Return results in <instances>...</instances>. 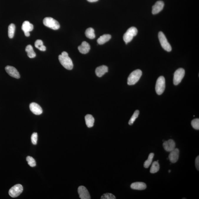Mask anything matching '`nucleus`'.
Returning <instances> with one entry per match:
<instances>
[{
	"label": "nucleus",
	"instance_id": "0eeeda50",
	"mask_svg": "<svg viewBox=\"0 0 199 199\" xmlns=\"http://www.w3.org/2000/svg\"><path fill=\"white\" fill-rule=\"evenodd\" d=\"M185 70L182 68L177 69L174 73L173 83L175 85H178L181 82L185 75Z\"/></svg>",
	"mask_w": 199,
	"mask_h": 199
},
{
	"label": "nucleus",
	"instance_id": "f03ea898",
	"mask_svg": "<svg viewBox=\"0 0 199 199\" xmlns=\"http://www.w3.org/2000/svg\"><path fill=\"white\" fill-rule=\"evenodd\" d=\"M142 75V72L140 69H137L133 71L130 74L127 80V83L129 85H132L137 83Z\"/></svg>",
	"mask_w": 199,
	"mask_h": 199
},
{
	"label": "nucleus",
	"instance_id": "a211bd4d",
	"mask_svg": "<svg viewBox=\"0 0 199 199\" xmlns=\"http://www.w3.org/2000/svg\"><path fill=\"white\" fill-rule=\"evenodd\" d=\"M33 25L27 21H25L23 22L21 27L22 30L24 33L31 31L33 30Z\"/></svg>",
	"mask_w": 199,
	"mask_h": 199
},
{
	"label": "nucleus",
	"instance_id": "9b49d317",
	"mask_svg": "<svg viewBox=\"0 0 199 199\" xmlns=\"http://www.w3.org/2000/svg\"><path fill=\"white\" fill-rule=\"evenodd\" d=\"M179 150L178 148H175L170 152L169 155V159L171 163H175L178 161L179 158Z\"/></svg>",
	"mask_w": 199,
	"mask_h": 199
},
{
	"label": "nucleus",
	"instance_id": "4468645a",
	"mask_svg": "<svg viewBox=\"0 0 199 199\" xmlns=\"http://www.w3.org/2000/svg\"><path fill=\"white\" fill-rule=\"evenodd\" d=\"M31 111L34 115H39L42 113V110L40 106L36 103H32L30 105Z\"/></svg>",
	"mask_w": 199,
	"mask_h": 199
},
{
	"label": "nucleus",
	"instance_id": "f8f14e48",
	"mask_svg": "<svg viewBox=\"0 0 199 199\" xmlns=\"http://www.w3.org/2000/svg\"><path fill=\"white\" fill-rule=\"evenodd\" d=\"M164 3L162 1H158L152 7V13L153 14H158L163 9Z\"/></svg>",
	"mask_w": 199,
	"mask_h": 199
},
{
	"label": "nucleus",
	"instance_id": "2eb2a0df",
	"mask_svg": "<svg viewBox=\"0 0 199 199\" xmlns=\"http://www.w3.org/2000/svg\"><path fill=\"white\" fill-rule=\"evenodd\" d=\"M78 49L80 53L86 54L88 53L90 49V45L86 42H82L81 45L78 47Z\"/></svg>",
	"mask_w": 199,
	"mask_h": 199
},
{
	"label": "nucleus",
	"instance_id": "b1692460",
	"mask_svg": "<svg viewBox=\"0 0 199 199\" xmlns=\"http://www.w3.org/2000/svg\"><path fill=\"white\" fill-rule=\"evenodd\" d=\"M160 169V166L158 163L157 161H155L153 162L152 166L150 169V173L152 174L158 172Z\"/></svg>",
	"mask_w": 199,
	"mask_h": 199
},
{
	"label": "nucleus",
	"instance_id": "6e6552de",
	"mask_svg": "<svg viewBox=\"0 0 199 199\" xmlns=\"http://www.w3.org/2000/svg\"><path fill=\"white\" fill-rule=\"evenodd\" d=\"M23 191V187L21 184H17L11 187L9 190V194L12 198L18 197Z\"/></svg>",
	"mask_w": 199,
	"mask_h": 199
},
{
	"label": "nucleus",
	"instance_id": "6ab92c4d",
	"mask_svg": "<svg viewBox=\"0 0 199 199\" xmlns=\"http://www.w3.org/2000/svg\"><path fill=\"white\" fill-rule=\"evenodd\" d=\"M111 37H112V36L110 34H104L101 36L98 39L97 42L100 45L103 44L108 42L111 39Z\"/></svg>",
	"mask_w": 199,
	"mask_h": 199
},
{
	"label": "nucleus",
	"instance_id": "f3484780",
	"mask_svg": "<svg viewBox=\"0 0 199 199\" xmlns=\"http://www.w3.org/2000/svg\"><path fill=\"white\" fill-rule=\"evenodd\" d=\"M146 185L143 182H137L133 183L131 185V188L132 189L142 190L145 189Z\"/></svg>",
	"mask_w": 199,
	"mask_h": 199
},
{
	"label": "nucleus",
	"instance_id": "412c9836",
	"mask_svg": "<svg viewBox=\"0 0 199 199\" xmlns=\"http://www.w3.org/2000/svg\"><path fill=\"white\" fill-rule=\"evenodd\" d=\"M26 52H27V56L31 58H34L36 57V54L34 51L31 45H28L26 48Z\"/></svg>",
	"mask_w": 199,
	"mask_h": 199
},
{
	"label": "nucleus",
	"instance_id": "a878e982",
	"mask_svg": "<svg viewBox=\"0 0 199 199\" xmlns=\"http://www.w3.org/2000/svg\"><path fill=\"white\" fill-rule=\"evenodd\" d=\"M154 154L153 153H150L149 155L148 158L147 160L144 163V167L145 168H148L150 166V165L152 162L153 157H154Z\"/></svg>",
	"mask_w": 199,
	"mask_h": 199
},
{
	"label": "nucleus",
	"instance_id": "bb28decb",
	"mask_svg": "<svg viewBox=\"0 0 199 199\" xmlns=\"http://www.w3.org/2000/svg\"><path fill=\"white\" fill-rule=\"evenodd\" d=\"M139 114H140V112L138 110H136L134 112V114H133L132 116L130 118L128 124L130 125H132L136 119L138 117Z\"/></svg>",
	"mask_w": 199,
	"mask_h": 199
},
{
	"label": "nucleus",
	"instance_id": "c85d7f7f",
	"mask_svg": "<svg viewBox=\"0 0 199 199\" xmlns=\"http://www.w3.org/2000/svg\"><path fill=\"white\" fill-rule=\"evenodd\" d=\"M191 125L193 128L196 130H199V118L193 120L191 122Z\"/></svg>",
	"mask_w": 199,
	"mask_h": 199
},
{
	"label": "nucleus",
	"instance_id": "1a4fd4ad",
	"mask_svg": "<svg viewBox=\"0 0 199 199\" xmlns=\"http://www.w3.org/2000/svg\"><path fill=\"white\" fill-rule=\"evenodd\" d=\"M78 193L79 196L81 199H91L90 195L87 188L83 186H80L78 187Z\"/></svg>",
	"mask_w": 199,
	"mask_h": 199
},
{
	"label": "nucleus",
	"instance_id": "c756f323",
	"mask_svg": "<svg viewBox=\"0 0 199 199\" xmlns=\"http://www.w3.org/2000/svg\"><path fill=\"white\" fill-rule=\"evenodd\" d=\"M102 199H115V196L111 193H106L103 195L101 198Z\"/></svg>",
	"mask_w": 199,
	"mask_h": 199
},
{
	"label": "nucleus",
	"instance_id": "f257e3e1",
	"mask_svg": "<svg viewBox=\"0 0 199 199\" xmlns=\"http://www.w3.org/2000/svg\"><path fill=\"white\" fill-rule=\"evenodd\" d=\"M60 62L66 69L71 70L72 69L73 65L72 60L68 56V54L65 52H63L58 57Z\"/></svg>",
	"mask_w": 199,
	"mask_h": 199
},
{
	"label": "nucleus",
	"instance_id": "7c9ffc66",
	"mask_svg": "<svg viewBox=\"0 0 199 199\" xmlns=\"http://www.w3.org/2000/svg\"><path fill=\"white\" fill-rule=\"evenodd\" d=\"M38 135L37 133L34 132L32 134L31 137V140L32 143L34 145H36L37 143Z\"/></svg>",
	"mask_w": 199,
	"mask_h": 199
},
{
	"label": "nucleus",
	"instance_id": "473e14b6",
	"mask_svg": "<svg viewBox=\"0 0 199 199\" xmlns=\"http://www.w3.org/2000/svg\"><path fill=\"white\" fill-rule=\"evenodd\" d=\"M87 1L89 2H97V1H99V0H87Z\"/></svg>",
	"mask_w": 199,
	"mask_h": 199
},
{
	"label": "nucleus",
	"instance_id": "4be33fe9",
	"mask_svg": "<svg viewBox=\"0 0 199 199\" xmlns=\"http://www.w3.org/2000/svg\"><path fill=\"white\" fill-rule=\"evenodd\" d=\"M35 46L39 50L42 52H45L46 51V47L43 45V42L41 39H37L36 41L35 42Z\"/></svg>",
	"mask_w": 199,
	"mask_h": 199
},
{
	"label": "nucleus",
	"instance_id": "2f4dec72",
	"mask_svg": "<svg viewBox=\"0 0 199 199\" xmlns=\"http://www.w3.org/2000/svg\"><path fill=\"white\" fill-rule=\"evenodd\" d=\"M195 165L196 168L198 170H199V156H198L196 157L195 160Z\"/></svg>",
	"mask_w": 199,
	"mask_h": 199
},
{
	"label": "nucleus",
	"instance_id": "423d86ee",
	"mask_svg": "<svg viewBox=\"0 0 199 199\" xmlns=\"http://www.w3.org/2000/svg\"><path fill=\"white\" fill-rule=\"evenodd\" d=\"M165 87V79L163 76H160L156 81L155 90L157 94L161 95L164 92Z\"/></svg>",
	"mask_w": 199,
	"mask_h": 199
},
{
	"label": "nucleus",
	"instance_id": "cd10ccee",
	"mask_svg": "<svg viewBox=\"0 0 199 199\" xmlns=\"http://www.w3.org/2000/svg\"><path fill=\"white\" fill-rule=\"evenodd\" d=\"M26 160L28 164L31 167H34L36 166V162L35 159L31 156H28L26 158Z\"/></svg>",
	"mask_w": 199,
	"mask_h": 199
},
{
	"label": "nucleus",
	"instance_id": "aec40b11",
	"mask_svg": "<svg viewBox=\"0 0 199 199\" xmlns=\"http://www.w3.org/2000/svg\"><path fill=\"white\" fill-rule=\"evenodd\" d=\"M86 125L88 128H91L94 125V119L93 116L90 115H87L85 117Z\"/></svg>",
	"mask_w": 199,
	"mask_h": 199
},
{
	"label": "nucleus",
	"instance_id": "72a5a7b5",
	"mask_svg": "<svg viewBox=\"0 0 199 199\" xmlns=\"http://www.w3.org/2000/svg\"><path fill=\"white\" fill-rule=\"evenodd\" d=\"M168 172H169V173H170L171 172V170H169V171H168Z\"/></svg>",
	"mask_w": 199,
	"mask_h": 199
},
{
	"label": "nucleus",
	"instance_id": "7ed1b4c3",
	"mask_svg": "<svg viewBox=\"0 0 199 199\" xmlns=\"http://www.w3.org/2000/svg\"><path fill=\"white\" fill-rule=\"evenodd\" d=\"M43 22L45 26L54 30H58L60 28L58 22L52 17H45L43 20Z\"/></svg>",
	"mask_w": 199,
	"mask_h": 199
},
{
	"label": "nucleus",
	"instance_id": "ddd939ff",
	"mask_svg": "<svg viewBox=\"0 0 199 199\" xmlns=\"http://www.w3.org/2000/svg\"><path fill=\"white\" fill-rule=\"evenodd\" d=\"M163 146L166 151L170 152L175 148V142L172 140H169L168 141H165L163 143Z\"/></svg>",
	"mask_w": 199,
	"mask_h": 199
},
{
	"label": "nucleus",
	"instance_id": "20e7f679",
	"mask_svg": "<svg viewBox=\"0 0 199 199\" xmlns=\"http://www.w3.org/2000/svg\"><path fill=\"white\" fill-rule=\"evenodd\" d=\"M137 33V30L136 27H132L130 28L124 35L123 39L125 43L127 44L131 42Z\"/></svg>",
	"mask_w": 199,
	"mask_h": 199
},
{
	"label": "nucleus",
	"instance_id": "9d476101",
	"mask_svg": "<svg viewBox=\"0 0 199 199\" xmlns=\"http://www.w3.org/2000/svg\"><path fill=\"white\" fill-rule=\"evenodd\" d=\"M5 69L6 72L11 77L17 79L20 78L19 73L14 67L7 66L5 67Z\"/></svg>",
	"mask_w": 199,
	"mask_h": 199
},
{
	"label": "nucleus",
	"instance_id": "5701e85b",
	"mask_svg": "<svg viewBox=\"0 0 199 199\" xmlns=\"http://www.w3.org/2000/svg\"><path fill=\"white\" fill-rule=\"evenodd\" d=\"M85 35L88 38L90 39H93L95 38L94 30L92 28H89L86 30Z\"/></svg>",
	"mask_w": 199,
	"mask_h": 199
},
{
	"label": "nucleus",
	"instance_id": "39448f33",
	"mask_svg": "<svg viewBox=\"0 0 199 199\" xmlns=\"http://www.w3.org/2000/svg\"><path fill=\"white\" fill-rule=\"evenodd\" d=\"M158 37L159 42L162 47L168 52H170L172 50L170 44L168 42L166 36L163 32L160 31L159 33Z\"/></svg>",
	"mask_w": 199,
	"mask_h": 199
},
{
	"label": "nucleus",
	"instance_id": "dca6fc26",
	"mask_svg": "<svg viewBox=\"0 0 199 199\" xmlns=\"http://www.w3.org/2000/svg\"><path fill=\"white\" fill-rule=\"evenodd\" d=\"M108 71V68L105 65H102L101 66L98 67L96 69L95 71V73L96 75L99 77H101L103 75L107 72Z\"/></svg>",
	"mask_w": 199,
	"mask_h": 199
},
{
	"label": "nucleus",
	"instance_id": "393cba45",
	"mask_svg": "<svg viewBox=\"0 0 199 199\" xmlns=\"http://www.w3.org/2000/svg\"><path fill=\"white\" fill-rule=\"evenodd\" d=\"M16 26L14 24H11L9 25L8 27V36L10 39H12L14 36L15 32Z\"/></svg>",
	"mask_w": 199,
	"mask_h": 199
}]
</instances>
